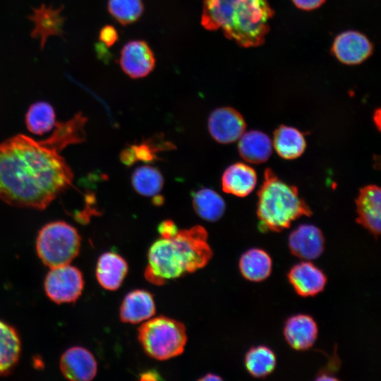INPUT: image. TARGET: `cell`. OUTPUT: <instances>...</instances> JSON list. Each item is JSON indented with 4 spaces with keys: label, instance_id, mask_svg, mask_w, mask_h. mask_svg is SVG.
<instances>
[{
    "label": "cell",
    "instance_id": "cell-1",
    "mask_svg": "<svg viewBox=\"0 0 381 381\" xmlns=\"http://www.w3.org/2000/svg\"><path fill=\"white\" fill-rule=\"evenodd\" d=\"M87 118L78 114L56 123L53 133L37 141L18 134L0 144V198L6 203L46 208L72 183L73 174L60 152L85 138Z\"/></svg>",
    "mask_w": 381,
    "mask_h": 381
},
{
    "label": "cell",
    "instance_id": "cell-2",
    "mask_svg": "<svg viewBox=\"0 0 381 381\" xmlns=\"http://www.w3.org/2000/svg\"><path fill=\"white\" fill-rule=\"evenodd\" d=\"M212 257L203 226L196 225L179 230L173 238H160L151 245L145 277L153 284L162 285L167 280L203 268Z\"/></svg>",
    "mask_w": 381,
    "mask_h": 381
},
{
    "label": "cell",
    "instance_id": "cell-3",
    "mask_svg": "<svg viewBox=\"0 0 381 381\" xmlns=\"http://www.w3.org/2000/svg\"><path fill=\"white\" fill-rule=\"evenodd\" d=\"M274 12L267 0H203L202 26L243 47L262 44Z\"/></svg>",
    "mask_w": 381,
    "mask_h": 381
},
{
    "label": "cell",
    "instance_id": "cell-4",
    "mask_svg": "<svg viewBox=\"0 0 381 381\" xmlns=\"http://www.w3.org/2000/svg\"><path fill=\"white\" fill-rule=\"evenodd\" d=\"M257 215L262 231L279 232L301 216L312 212L296 187L282 181L270 169L258 193Z\"/></svg>",
    "mask_w": 381,
    "mask_h": 381
},
{
    "label": "cell",
    "instance_id": "cell-5",
    "mask_svg": "<svg viewBox=\"0 0 381 381\" xmlns=\"http://www.w3.org/2000/svg\"><path fill=\"white\" fill-rule=\"evenodd\" d=\"M138 337L145 352L159 361L179 356L187 342L185 325L163 315L150 318L142 324Z\"/></svg>",
    "mask_w": 381,
    "mask_h": 381
},
{
    "label": "cell",
    "instance_id": "cell-6",
    "mask_svg": "<svg viewBox=\"0 0 381 381\" xmlns=\"http://www.w3.org/2000/svg\"><path fill=\"white\" fill-rule=\"evenodd\" d=\"M80 247L77 230L61 221L44 225L39 231L36 243L38 256L50 268L69 264L78 255Z\"/></svg>",
    "mask_w": 381,
    "mask_h": 381
},
{
    "label": "cell",
    "instance_id": "cell-7",
    "mask_svg": "<svg viewBox=\"0 0 381 381\" xmlns=\"http://www.w3.org/2000/svg\"><path fill=\"white\" fill-rule=\"evenodd\" d=\"M83 287L81 272L69 264L51 268L44 280L47 296L57 303L75 302L81 295Z\"/></svg>",
    "mask_w": 381,
    "mask_h": 381
},
{
    "label": "cell",
    "instance_id": "cell-8",
    "mask_svg": "<svg viewBox=\"0 0 381 381\" xmlns=\"http://www.w3.org/2000/svg\"><path fill=\"white\" fill-rule=\"evenodd\" d=\"M207 126L213 139L222 144H229L240 138L246 124L238 111L226 107L216 109L210 114Z\"/></svg>",
    "mask_w": 381,
    "mask_h": 381
},
{
    "label": "cell",
    "instance_id": "cell-9",
    "mask_svg": "<svg viewBox=\"0 0 381 381\" xmlns=\"http://www.w3.org/2000/svg\"><path fill=\"white\" fill-rule=\"evenodd\" d=\"M325 240L322 231L313 224H301L288 238V246L294 256L310 261L318 258L324 252Z\"/></svg>",
    "mask_w": 381,
    "mask_h": 381
},
{
    "label": "cell",
    "instance_id": "cell-10",
    "mask_svg": "<svg viewBox=\"0 0 381 381\" xmlns=\"http://www.w3.org/2000/svg\"><path fill=\"white\" fill-rule=\"evenodd\" d=\"M287 279L295 292L301 297L318 295L325 289L327 282L325 272L308 260L293 265L287 273Z\"/></svg>",
    "mask_w": 381,
    "mask_h": 381
},
{
    "label": "cell",
    "instance_id": "cell-11",
    "mask_svg": "<svg viewBox=\"0 0 381 381\" xmlns=\"http://www.w3.org/2000/svg\"><path fill=\"white\" fill-rule=\"evenodd\" d=\"M119 61L123 71L132 78L145 77L155 65L152 49L143 40H132L126 43L121 52Z\"/></svg>",
    "mask_w": 381,
    "mask_h": 381
},
{
    "label": "cell",
    "instance_id": "cell-12",
    "mask_svg": "<svg viewBox=\"0 0 381 381\" xmlns=\"http://www.w3.org/2000/svg\"><path fill=\"white\" fill-rule=\"evenodd\" d=\"M373 44L362 33L345 31L336 37L332 52L341 63L355 65L362 63L373 52Z\"/></svg>",
    "mask_w": 381,
    "mask_h": 381
},
{
    "label": "cell",
    "instance_id": "cell-13",
    "mask_svg": "<svg viewBox=\"0 0 381 381\" xmlns=\"http://www.w3.org/2000/svg\"><path fill=\"white\" fill-rule=\"evenodd\" d=\"M60 369L64 377L72 381H90L97 371L94 356L83 347L68 349L61 356Z\"/></svg>",
    "mask_w": 381,
    "mask_h": 381
},
{
    "label": "cell",
    "instance_id": "cell-14",
    "mask_svg": "<svg viewBox=\"0 0 381 381\" xmlns=\"http://www.w3.org/2000/svg\"><path fill=\"white\" fill-rule=\"evenodd\" d=\"M380 188L368 185L360 189L356 200L358 224L363 226L375 238L380 234Z\"/></svg>",
    "mask_w": 381,
    "mask_h": 381
},
{
    "label": "cell",
    "instance_id": "cell-15",
    "mask_svg": "<svg viewBox=\"0 0 381 381\" xmlns=\"http://www.w3.org/2000/svg\"><path fill=\"white\" fill-rule=\"evenodd\" d=\"M283 332L286 342L292 349L306 351L315 343L318 327L317 322L310 315L296 314L287 318Z\"/></svg>",
    "mask_w": 381,
    "mask_h": 381
},
{
    "label": "cell",
    "instance_id": "cell-16",
    "mask_svg": "<svg viewBox=\"0 0 381 381\" xmlns=\"http://www.w3.org/2000/svg\"><path fill=\"white\" fill-rule=\"evenodd\" d=\"M156 311L152 294L145 289L128 292L123 298L119 310L122 322L137 324L151 318Z\"/></svg>",
    "mask_w": 381,
    "mask_h": 381
},
{
    "label": "cell",
    "instance_id": "cell-17",
    "mask_svg": "<svg viewBox=\"0 0 381 381\" xmlns=\"http://www.w3.org/2000/svg\"><path fill=\"white\" fill-rule=\"evenodd\" d=\"M61 8L47 7L42 4L40 7L34 8L29 16L34 23L31 36L40 40L42 49L50 36L62 35L64 18L61 14Z\"/></svg>",
    "mask_w": 381,
    "mask_h": 381
},
{
    "label": "cell",
    "instance_id": "cell-18",
    "mask_svg": "<svg viewBox=\"0 0 381 381\" xmlns=\"http://www.w3.org/2000/svg\"><path fill=\"white\" fill-rule=\"evenodd\" d=\"M128 270V263L123 257L116 253L106 252L98 259L96 277L104 289L116 291L122 284Z\"/></svg>",
    "mask_w": 381,
    "mask_h": 381
},
{
    "label": "cell",
    "instance_id": "cell-19",
    "mask_svg": "<svg viewBox=\"0 0 381 381\" xmlns=\"http://www.w3.org/2000/svg\"><path fill=\"white\" fill-rule=\"evenodd\" d=\"M257 175L250 166L237 162L228 167L222 177V190L229 194L245 197L255 188Z\"/></svg>",
    "mask_w": 381,
    "mask_h": 381
},
{
    "label": "cell",
    "instance_id": "cell-20",
    "mask_svg": "<svg viewBox=\"0 0 381 381\" xmlns=\"http://www.w3.org/2000/svg\"><path fill=\"white\" fill-rule=\"evenodd\" d=\"M239 270L247 280L259 282L267 279L272 270V260L269 253L259 248L244 252L238 262Z\"/></svg>",
    "mask_w": 381,
    "mask_h": 381
},
{
    "label": "cell",
    "instance_id": "cell-21",
    "mask_svg": "<svg viewBox=\"0 0 381 381\" xmlns=\"http://www.w3.org/2000/svg\"><path fill=\"white\" fill-rule=\"evenodd\" d=\"M238 150L241 157L253 164L266 162L272 155V145L269 136L259 131L243 133L240 137Z\"/></svg>",
    "mask_w": 381,
    "mask_h": 381
},
{
    "label": "cell",
    "instance_id": "cell-22",
    "mask_svg": "<svg viewBox=\"0 0 381 381\" xmlns=\"http://www.w3.org/2000/svg\"><path fill=\"white\" fill-rule=\"evenodd\" d=\"M273 146L281 157L294 159L303 153L306 143L300 131L291 126L282 125L274 131Z\"/></svg>",
    "mask_w": 381,
    "mask_h": 381
},
{
    "label": "cell",
    "instance_id": "cell-23",
    "mask_svg": "<svg viewBox=\"0 0 381 381\" xmlns=\"http://www.w3.org/2000/svg\"><path fill=\"white\" fill-rule=\"evenodd\" d=\"M20 349L16 331L0 321V376L8 374L13 369L18 361Z\"/></svg>",
    "mask_w": 381,
    "mask_h": 381
},
{
    "label": "cell",
    "instance_id": "cell-24",
    "mask_svg": "<svg viewBox=\"0 0 381 381\" xmlns=\"http://www.w3.org/2000/svg\"><path fill=\"white\" fill-rule=\"evenodd\" d=\"M244 364L248 373L255 378H265L272 374L277 365L274 352L268 346H253L246 352Z\"/></svg>",
    "mask_w": 381,
    "mask_h": 381
},
{
    "label": "cell",
    "instance_id": "cell-25",
    "mask_svg": "<svg viewBox=\"0 0 381 381\" xmlns=\"http://www.w3.org/2000/svg\"><path fill=\"white\" fill-rule=\"evenodd\" d=\"M193 206L197 214L208 222L219 219L226 208L224 199L210 188L200 189L193 194Z\"/></svg>",
    "mask_w": 381,
    "mask_h": 381
},
{
    "label": "cell",
    "instance_id": "cell-26",
    "mask_svg": "<svg viewBox=\"0 0 381 381\" xmlns=\"http://www.w3.org/2000/svg\"><path fill=\"white\" fill-rule=\"evenodd\" d=\"M28 131L38 135L49 132L56 125V114L52 106L43 101L37 102L29 107L25 115Z\"/></svg>",
    "mask_w": 381,
    "mask_h": 381
},
{
    "label": "cell",
    "instance_id": "cell-27",
    "mask_svg": "<svg viewBox=\"0 0 381 381\" xmlns=\"http://www.w3.org/2000/svg\"><path fill=\"white\" fill-rule=\"evenodd\" d=\"M131 183L134 190L140 195L155 196L162 190L164 179L157 168L146 165L135 169Z\"/></svg>",
    "mask_w": 381,
    "mask_h": 381
},
{
    "label": "cell",
    "instance_id": "cell-28",
    "mask_svg": "<svg viewBox=\"0 0 381 381\" xmlns=\"http://www.w3.org/2000/svg\"><path fill=\"white\" fill-rule=\"evenodd\" d=\"M107 8L109 13L123 25L137 21L144 9L142 0H109Z\"/></svg>",
    "mask_w": 381,
    "mask_h": 381
},
{
    "label": "cell",
    "instance_id": "cell-29",
    "mask_svg": "<svg viewBox=\"0 0 381 381\" xmlns=\"http://www.w3.org/2000/svg\"><path fill=\"white\" fill-rule=\"evenodd\" d=\"M339 358L336 354H334L333 357L329 360V365L318 372L316 377V380H338L334 376L337 369L339 366Z\"/></svg>",
    "mask_w": 381,
    "mask_h": 381
},
{
    "label": "cell",
    "instance_id": "cell-30",
    "mask_svg": "<svg viewBox=\"0 0 381 381\" xmlns=\"http://www.w3.org/2000/svg\"><path fill=\"white\" fill-rule=\"evenodd\" d=\"M118 32L112 25H104L99 33V40L107 47L112 46L118 40Z\"/></svg>",
    "mask_w": 381,
    "mask_h": 381
},
{
    "label": "cell",
    "instance_id": "cell-31",
    "mask_svg": "<svg viewBox=\"0 0 381 381\" xmlns=\"http://www.w3.org/2000/svg\"><path fill=\"white\" fill-rule=\"evenodd\" d=\"M157 231L161 238H171L178 234L179 229L174 221L166 219L159 223Z\"/></svg>",
    "mask_w": 381,
    "mask_h": 381
},
{
    "label": "cell",
    "instance_id": "cell-32",
    "mask_svg": "<svg viewBox=\"0 0 381 381\" xmlns=\"http://www.w3.org/2000/svg\"><path fill=\"white\" fill-rule=\"evenodd\" d=\"M292 1L300 9L310 11L320 7L325 0H292Z\"/></svg>",
    "mask_w": 381,
    "mask_h": 381
},
{
    "label": "cell",
    "instance_id": "cell-33",
    "mask_svg": "<svg viewBox=\"0 0 381 381\" xmlns=\"http://www.w3.org/2000/svg\"><path fill=\"white\" fill-rule=\"evenodd\" d=\"M119 157L121 162L127 167H131L136 163L129 146L121 150Z\"/></svg>",
    "mask_w": 381,
    "mask_h": 381
},
{
    "label": "cell",
    "instance_id": "cell-34",
    "mask_svg": "<svg viewBox=\"0 0 381 381\" xmlns=\"http://www.w3.org/2000/svg\"><path fill=\"white\" fill-rule=\"evenodd\" d=\"M161 379L159 374L153 370H150L143 372L140 375V380H159Z\"/></svg>",
    "mask_w": 381,
    "mask_h": 381
},
{
    "label": "cell",
    "instance_id": "cell-35",
    "mask_svg": "<svg viewBox=\"0 0 381 381\" xmlns=\"http://www.w3.org/2000/svg\"><path fill=\"white\" fill-rule=\"evenodd\" d=\"M222 378L215 374L210 373L207 374L202 377L200 378V380H222Z\"/></svg>",
    "mask_w": 381,
    "mask_h": 381
},
{
    "label": "cell",
    "instance_id": "cell-36",
    "mask_svg": "<svg viewBox=\"0 0 381 381\" xmlns=\"http://www.w3.org/2000/svg\"><path fill=\"white\" fill-rule=\"evenodd\" d=\"M373 119L377 126V128L380 130V109H378L375 111Z\"/></svg>",
    "mask_w": 381,
    "mask_h": 381
},
{
    "label": "cell",
    "instance_id": "cell-37",
    "mask_svg": "<svg viewBox=\"0 0 381 381\" xmlns=\"http://www.w3.org/2000/svg\"><path fill=\"white\" fill-rule=\"evenodd\" d=\"M164 202L162 196L156 195L154 196L153 202L155 205H161Z\"/></svg>",
    "mask_w": 381,
    "mask_h": 381
}]
</instances>
